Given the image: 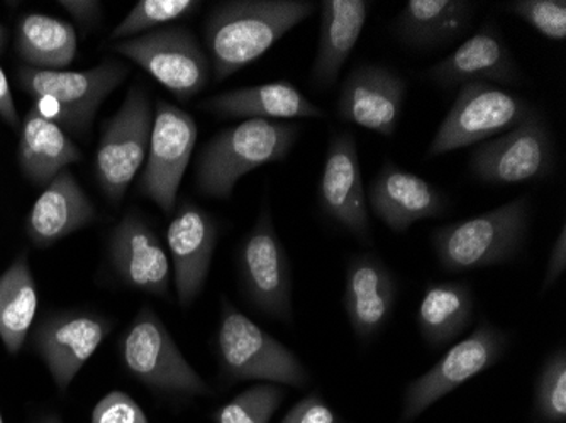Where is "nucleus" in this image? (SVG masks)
<instances>
[{
    "instance_id": "obj_6",
    "label": "nucleus",
    "mask_w": 566,
    "mask_h": 423,
    "mask_svg": "<svg viewBox=\"0 0 566 423\" xmlns=\"http://www.w3.org/2000/svg\"><path fill=\"white\" fill-rule=\"evenodd\" d=\"M534 107L507 88L486 82H470L458 88L451 109L436 130L428 158L480 145L523 123Z\"/></svg>"
},
{
    "instance_id": "obj_20",
    "label": "nucleus",
    "mask_w": 566,
    "mask_h": 423,
    "mask_svg": "<svg viewBox=\"0 0 566 423\" xmlns=\"http://www.w3.org/2000/svg\"><path fill=\"white\" fill-rule=\"evenodd\" d=\"M109 257L124 285L155 297H168L170 261L157 232L135 212L124 215L109 237Z\"/></svg>"
},
{
    "instance_id": "obj_25",
    "label": "nucleus",
    "mask_w": 566,
    "mask_h": 423,
    "mask_svg": "<svg viewBox=\"0 0 566 423\" xmlns=\"http://www.w3.org/2000/svg\"><path fill=\"white\" fill-rule=\"evenodd\" d=\"M371 2L367 0H324L321 2L319 46L311 70V81L319 91L338 82L367 25Z\"/></svg>"
},
{
    "instance_id": "obj_40",
    "label": "nucleus",
    "mask_w": 566,
    "mask_h": 423,
    "mask_svg": "<svg viewBox=\"0 0 566 423\" xmlns=\"http://www.w3.org/2000/svg\"><path fill=\"white\" fill-rule=\"evenodd\" d=\"M38 423H62V420H60L56 415H48L44 416L43 420H40Z\"/></svg>"
},
{
    "instance_id": "obj_17",
    "label": "nucleus",
    "mask_w": 566,
    "mask_h": 423,
    "mask_svg": "<svg viewBox=\"0 0 566 423\" xmlns=\"http://www.w3.org/2000/svg\"><path fill=\"white\" fill-rule=\"evenodd\" d=\"M368 210L390 231L406 232L416 222L441 218L450 210V197L431 181L385 161L371 180Z\"/></svg>"
},
{
    "instance_id": "obj_18",
    "label": "nucleus",
    "mask_w": 566,
    "mask_h": 423,
    "mask_svg": "<svg viewBox=\"0 0 566 423\" xmlns=\"http://www.w3.org/2000/svg\"><path fill=\"white\" fill-rule=\"evenodd\" d=\"M218 240L216 219L190 200H182L168 225L167 244L174 260L178 304L184 308L193 304L208 282Z\"/></svg>"
},
{
    "instance_id": "obj_27",
    "label": "nucleus",
    "mask_w": 566,
    "mask_h": 423,
    "mask_svg": "<svg viewBox=\"0 0 566 423\" xmlns=\"http://www.w3.org/2000/svg\"><path fill=\"white\" fill-rule=\"evenodd\" d=\"M475 314V298L467 283H429L416 314L419 334L431 349L444 348L465 332Z\"/></svg>"
},
{
    "instance_id": "obj_22",
    "label": "nucleus",
    "mask_w": 566,
    "mask_h": 423,
    "mask_svg": "<svg viewBox=\"0 0 566 423\" xmlns=\"http://www.w3.org/2000/svg\"><path fill=\"white\" fill-rule=\"evenodd\" d=\"M197 109L219 119H323L324 110L287 81L228 91L199 102Z\"/></svg>"
},
{
    "instance_id": "obj_12",
    "label": "nucleus",
    "mask_w": 566,
    "mask_h": 423,
    "mask_svg": "<svg viewBox=\"0 0 566 423\" xmlns=\"http://www.w3.org/2000/svg\"><path fill=\"white\" fill-rule=\"evenodd\" d=\"M238 273L251 307L272 319L291 322V263L287 251L276 235L269 207H263L256 224L241 241Z\"/></svg>"
},
{
    "instance_id": "obj_9",
    "label": "nucleus",
    "mask_w": 566,
    "mask_h": 423,
    "mask_svg": "<svg viewBox=\"0 0 566 423\" xmlns=\"http://www.w3.org/2000/svg\"><path fill=\"white\" fill-rule=\"evenodd\" d=\"M113 50L142 66L178 101L189 102L199 95L212 75L208 53L186 28L168 25L119 41Z\"/></svg>"
},
{
    "instance_id": "obj_14",
    "label": "nucleus",
    "mask_w": 566,
    "mask_h": 423,
    "mask_svg": "<svg viewBox=\"0 0 566 423\" xmlns=\"http://www.w3.org/2000/svg\"><path fill=\"white\" fill-rule=\"evenodd\" d=\"M319 207L323 214L361 243H370L367 192L359 167L355 136L345 130L329 139L319 180Z\"/></svg>"
},
{
    "instance_id": "obj_39",
    "label": "nucleus",
    "mask_w": 566,
    "mask_h": 423,
    "mask_svg": "<svg viewBox=\"0 0 566 423\" xmlns=\"http://www.w3.org/2000/svg\"><path fill=\"white\" fill-rule=\"evenodd\" d=\"M6 41H8V33H6L4 28L0 25V53L4 51Z\"/></svg>"
},
{
    "instance_id": "obj_11",
    "label": "nucleus",
    "mask_w": 566,
    "mask_h": 423,
    "mask_svg": "<svg viewBox=\"0 0 566 423\" xmlns=\"http://www.w3.org/2000/svg\"><path fill=\"white\" fill-rule=\"evenodd\" d=\"M507 348V334L489 320H480L475 330L454 343L428 373L407 384L400 423L415 422L448 393L497 364Z\"/></svg>"
},
{
    "instance_id": "obj_16",
    "label": "nucleus",
    "mask_w": 566,
    "mask_h": 423,
    "mask_svg": "<svg viewBox=\"0 0 566 423\" xmlns=\"http://www.w3.org/2000/svg\"><path fill=\"white\" fill-rule=\"evenodd\" d=\"M106 317L88 311L50 315L33 334V346L59 390H69L73 378L95 355L111 332Z\"/></svg>"
},
{
    "instance_id": "obj_2",
    "label": "nucleus",
    "mask_w": 566,
    "mask_h": 423,
    "mask_svg": "<svg viewBox=\"0 0 566 423\" xmlns=\"http://www.w3.org/2000/svg\"><path fill=\"white\" fill-rule=\"evenodd\" d=\"M298 136L301 126L287 120L248 119L226 127L200 151L197 190L209 199H229L244 175L285 160Z\"/></svg>"
},
{
    "instance_id": "obj_19",
    "label": "nucleus",
    "mask_w": 566,
    "mask_h": 423,
    "mask_svg": "<svg viewBox=\"0 0 566 423\" xmlns=\"http://www.w3.org/2000/svg\"><path fill=\"white\" fill-rule=\"evenodd\" d=\"M426 76L443 91H451L470 82L516 84L521 70L501 31L492 22H485L447 59L431 66Z\"/></svg>"
},
{
    "instance_id": "obj_13",
    "label": "nucleus",
    "mask_w": 566,
    "mask_h": 423,
    "mask_svg": "<svg viewBox=\"0 0 566 423\" xmlns=\"http://www.w3.org/2000/svg\"><path fill=\"white\" fill-rule=\"evenodd\" d=\"M197 124L186 110L165 101L157 102L153 117L148 161L139 181L143 197L157 203L165 214H174L178 189L192 158Z\"/></svg>"
},
{
    "instance_id": "obj_5",
    "label": "nucleus",
    "mask_w": 566,
    "mask_h": 423,
    "mask_svg": "<svg viewBox=\"0 0 566 423\" xmlns=\"http://www.w3.org/2000/svg\"><path fill=\"white\" fill-rule=\"evenodd\" d=\"M216 355L228 381L259 380L304 388L311 380L301 359L222 297Z\"/></svg>"
},
{
    "instance_id": "obj_8",
    "label": "nucleus",
    "mask_w": 566,
    "mask_h": 423,
    "mask_svg": "<svg viewBox=\"0 0 566 423\" xmlns=\"http://www.w3.org/2000/svg\"><path fill=\"white\" fill-rule=\"evenodd\" d=\"M555 167L552 130L545 116L536 109L505 135L480 142L469 160L472 177L494 187L543 180Z\"/></svg>"
},
{
    "instance_id": "obj_23",
    "label": "nucleus",
    "mask_w": 566,
    "mask_h": 423,
    "mask_svg": "<svg viewBox=\"0 0 566 423\" xmlns=\"http://www.w3.org/2000/svg\"><path fill=\"white\" fill-rule=\"evenodd\" d=\"M94 218V203L65 168L38 197L25 219V231L34 246L48 247L91 224Z\"/></svg>"
},
{
    "instance_id": "obj_41",
    "label": "nucleus",
    "mask_w": 566,
    "mask_h": 423,
    "mask_svg": "<svg viewBox=\"0 0 566 423\" xmlns=\"http://www.w3.org/2000/svg\"><path fill=\"white\" fill-rule=\"evenodd\" d=\"M0 423H4V420H2V413H0Z\"/></svg>"
},
{
    "instance_id": "obj_32",
    "label": "nucleus",
    "mask_w": 566,
    "mask_h": 423,
    "mask_svg": "<svg viewBox=\"0 0 566 423\" xmlns=\"http://www.w3.org/2000/svg\"><path fill=\"white\" fill-rule=\"evenodd\" d=\"M285 399V391L275 383L248 388L237 399L212 413L214 423H270Z\"/></svg>"
},
{
    "instance_id": "obj_37",
    "label": "nucleus",
    "mask_w": 566,
    "mask_h": 423,
    "mask_svg": "<svg viewBox=\"0 0 566 423\" xmlns=\"http://www.w3.org/2000/svg\"><path fill=\"white\" fill-rule=\"evenodd\" d=\"M60 6L84 28H91L101 19L102 4L95 0H62Z\"/></svg>"
},
{
    "instance_id": "obj_34",
    "label": "nucleus",
    "mask_w": 566,
    "mask_h": 423,
    "mask_svg": "<svg viewBox=\"0 0 566 423\" xmlns=\"http://www.w3.org/2000/svg\"><path fill=\"white\" fill-rule=\"evenodd\" d=\"M92 423H148V420L129 394L113 391L95 405Z\"/></svg>"
},
{
    "instance_id": "obj_7",
    "label": "nucleus",
    "mask_w": 566,
    "mask_h": 423,
    "mask_svg": "<svg viewBox=\"0 0 566 423\" xmlns=\"http://www.w3.org/2000/svg\"><path fill=\"white\" fill-rule=\"evenodd\" d=\"M120 361L151 390L177 396H211L206 381L187 362L155 311L143 307L120 337Z\"/></svg>"
},
{
    "instance_id": "obj_36",
    "label": "nucleus",
    "mask_w": 566,
    "mask_h": 423,
    "mask_svg": "<svg viewBox=\"0 0 566 423\" xmlns=\"http://www.w3.org/2000/svg\"><path fill=\"white\" fill-rule=\"evenodd\" d=\"M566 269V225L562 224L558 237L553 244L552 254H549L548 266H546L545 283H543V292L555 285L559 276Z\"/></svg>"
},
{
    "instance_id": "obj_29",
    "label": "nucleus",
    "mask_w": 566,
    "mask_h": 423,
    "mask_svg": "<svg viewBox=\"0 0 566 423\" xmlns=\"http://www.w3.org/2000/svg\"><path fill=\"white\" fill-rule=\"evenodd\" d=\"M76 33L70 22L44 14H28L19 21L15 51L36 70H62L76 55Z\"/></svg>"
},
{
    "instance_id": "obj_4",
    "label": "nucleus",
    "mask_w": 566,
    "mask_h": 423,
    "mask_svg": "<svg viewBox=\"0 0 566 423\" xmlns=\"http://www.w3.org/2000/svg\"><path fill=\"white\" fill-rule=\"evenodd\" d=\"M127 73L129 68L117 60H106L85 72L22 66L18 82L22 92L34 98L33 109L41 117L85 138L102 102L126 81Z\"/></svg>"
},
{
    "instance_id": "obj_21",
    "label": "nucleus",
    "mask_w": 566,
    "mask_h": 423,
    "mask_svg": "<svg viewBox=\"0 0 566 423\" xmlns=\"http://www.w3.org/2000/svg\"><path fill=\"white\" fill-rule=\"evenodd\" d=\"M396 302V276L380 257L361 253L348 261L343 305L359 342H371L384 330Z\"/></svg>"
},
{
    "instance_id": "obj_15",
    "label": "nucleus",
    "mask_w": 566,
    "mask_h": 423,
    "mask_svg": "<svg viewBox=\"0 0 566 423\" xmlns=\"http://www.w3.org/2000/svg\"><path fill=\"white\" fill-rule=\"evenodd\" d=\"M407 82L396 70L361 63L348 73L338 97L343 123L392 138L402 116Z\"/></svg>"
},
{
    "instance_id": "obj_28",
    "label": "nucleus",
    "mask_w": 566,
    "mask_h": 423,
    "mask_svg": "<svg viewBox=\"0 0 566 423\" xmlns=\"http://www.w3.org/2000/svg\"><path fill=\"white\" fill-rule=\"evenodd\" d=\"M38 311V289L30 256L22 251L0 276V340L9 355L24 346Z\"/></svg>"
},
{
    "instance_id": "obj_30",
    "label": "nucleus",
    "mask_w": 566,
    "mask_h": 423,
    "mask_svg": "<svg viewBox=\"0 0 566 423\" xmlns=\"http://www.w3.org/2000/svg\"><path fill=\"white\" fill-rule=\"evenodd\" d=\"M537 423H566V351L556 349L543 362L534 384Z\"/></svg>"
},
{
    "instance_id": "obj_35",
    "label": "nucleus",
    "mask_w": 566,
    "mask_h": 423,
    "mask_svg": "<svg viewBox=\"0 0 566 423\" xmlns=\"http://www.w3.org/2000/svg\"><path fill=\"white\" fill-rule=\"evenodd\" d=\"M280 423H346L324 402L319 393H311L295 403Z\"/></svg>"
},
{
    "instance_id": "obj_1",
    "label": "nucleus",
    "mask_w": 566,
    "mask_h": 423,
    "mask_svg": "<svg viewBox=\"0 0 566 423\" xmlns=\"http://www.w3.org/2000/svg\"><path fill=\"white\" fill-rule=\"evenodd\" d=\"M316 9L311 0H231L216 4L203 22L214 81L221 84L262 59Z\"/></svg>"
},
{
    "instance_id": "obj_10",
    "label": "nucleus",
    "mask_w": 566,
    "mask_h": 423,
    "mask_svg": "<svg viewBox=\"0 0 566 423\" xmlns=\"http://www.w3.org/2000/svg\"><path fill=\"white\" fill-rule=\"evenodd\" d=\"M153 117L151 101L145 88L133 85L116 116L102 126L95 152V175L111 202L123 200L148 155Z\"/></svg>"
},
{
    "instance_id": "obj_24",
    "label": "nucleus",
    "mask_w": 566,
    "mask_h": 423,
    "mask_svg": "<svg viewBox=\"0 0 566 423\" xmlns=\"http://www.w3.org/2000/svg\"><path fill=\"white\" fill-rule=\"evenodd\" d=\"M476 6L469 0H409L392 21V34L410 50L448 46L469 30Z\"/></svg>"
},
{
    "instance_id": "obj_33",
    "label": "nucleus",
    "mask_w": 566,
    "mask_h": 423,
    "mask_svg": "<svg viewBox=\"0 0 566 423\" xmlns=\"http://www.w3.org/2000/svg\"><path fill=\"white\" fill-rule=\"evenodd\" d=\"M507 11L552 41L566 40L565 0H514Z\"/></svg>"
},
{
    "instance_id": "obj_26",
    "label": "nucleus",
    "mask_w": 566,
    "mask_h": 423,
    "mask_svg": "<svg viewBox=\"0 0 566 423\" xmlns=\"http://www.w3.org/2000/svg\"><path fill=\"white\" fill-rule=\"evenodd\" d=\"M18 160L28 181L48 187L60 171L82 160V151L59 124L50 123L31 107L19 129Z\"/></svg>"
},
{
    "instance_id": "obj_3",
    "label": "nucleus",
    "mask_w": 566,
    "mask_h": 423,
    "mask_svg": "<svg viewBox=\"0 0 566 423\" xmlns=\"http://www.w3.org/2000/svg\"><path fill=\"white\" fill-rule=\"evenodd\" d=\"M527 197L434 229L432 250L444 272L461 273L509 263L520 254L531 228Z\"/></svg>"
},
{
    "instance_id": "obj_31",
    "label": "nucleus",
    "mask_w": 566,
    "mask_h": 423,
    "mask_svg": "<svg viewBox=\"0 0 566 423\" xmlns=\"http://www.w3.org/2000/svg\"><path fill=\"white\" fill-rule=\"evenodd\" d=\"M202 2L197 0H142L132 12L116 25L111 40H132L168 22L180 21L199 11Z\"/></svg>"
},
{
    "instance_id": "obj_38",
    "label": "nucleus",
    "mask_w": 566,
    "mask_h": 423,
    "mask_svg": "<svg viewBox=\"0 0 566 423\" xmlns=\"http://www.w3.org/2000/svg\"><path fill=\"white\" fill-rule=\"evenodd\" d=\"M0 119L4 120L12 129H21L18 109H15L14 97H12L11 85L4 70L0 68Z\"/></svg>"
}]
</instances>
